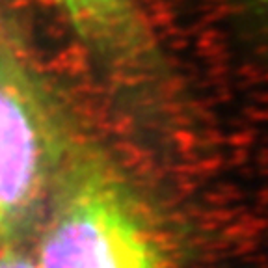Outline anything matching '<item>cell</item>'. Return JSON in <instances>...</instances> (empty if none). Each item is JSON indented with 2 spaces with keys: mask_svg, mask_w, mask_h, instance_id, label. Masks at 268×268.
Returning a JSON list of instances; mask_svg holds the SVG:
<instances>
[{
  "mask_svg": "<svg viewBox=\"0 0 268 268\" xmlns=\"http://www.w3.org/2000/svg\"><path fill=\"white\" fill-rule=\"evenodd\" d=\"M41 218L38 268H166L159 231L129 179L73 132Z\"/></svg>",
  "mask_w": 268,
  "mask_h": 268,
  "instance_id": "6da1fadb",
  "label": "cell"
},
{
  "mask_svg": "<svg viewBox=\"0 0 268 268\" xmlns=\"http://www.w3.org/2000/svg\"><path fill=\"white\" fill-rule=\"evenodd\" d=\"M90 49L125 75H147L155 47L132 0H47Z\"/></svg>",
  "mask_w": 268,
  "mask_h": 268,
  "instance_id": "3957f363",
  "label": "cell"
},
{
  "mask_svg": "<svg viewBox=\"0 0 268 268\" xmlns=\"http://www.w3.org/2000/svg\"><path fill=\"white\" fill-rule=\"evenodd\" d=\"M69 136L26 60L0 38V248L41 218Z\"/></svg>",
  "mask_w": 268,
  "mask_h": 268,
  "instance_id": "7a4b0ae2",
  "label": "cell"
},
{
  "mask_svg": "<svg viewBox=\"0 0 268 268\" xmlns=\"http://www.w3.org/2000/svg\"><path fill=\"white\" fill-rule=\"evenodd\" d=\"M0 268H38L30 255L15 250V246L0 248Z\"/></svg>",
  "mask_w": 268,
  "mask_h": 268,
  "instance_id": "277c9868",
  "label": "cell"
}]
</instances>
